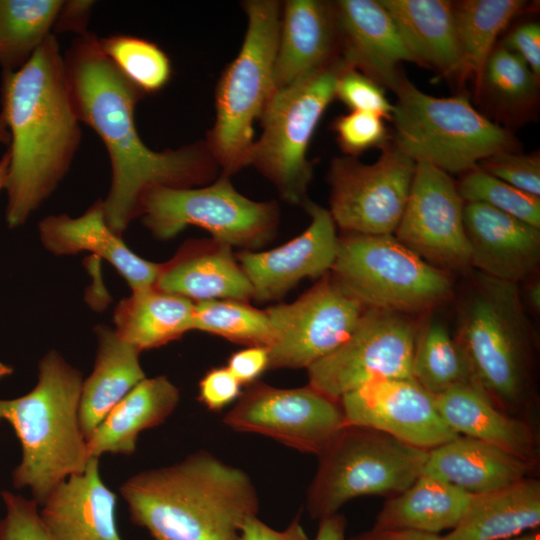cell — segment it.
Returning <instances> with one entry per match:
<instances>
[{
	"label": "cell",
	"instance_id": "5bb4252c",
	"mask_svg": "<svg viewBox=\"0 0 540 540\" xmlns=\"http://www.w3.org/2000/svg\"><path fill=\"white\" fill-rule=\"evenodd\" d=\"M292 303L265 309L274 341L269 368H308L336 350L355 330L366 306L332 275Z\"/></svg>",
	"mask_w": 540,
	"mask_h": 540
},
{
	"label": "cell",
	"instance_id": "2e32d148",
	"mask_svg": "<svg viewBox=\"0 0 540 540\" xmlns=\"http://www.w3.org/2000/svg\"><path fill=\"white\" fill-rule=\"evenodd\" d=\"M464 200L449 174L417 162L409 197L395 237L433 266L471 267L464 228Z\"/></svg>",
	"mask_w": 540,
	"mask_h": 540
},
{
	"label": "cell",
	"instance_id": "f1b7e54d",
	"mask_svg": "<svg viewBox=\"0 0 540 540\" xmlns=\"http://www.w3.org/2000/svg\"><path fill=\"white\" fill-rule=\"evenodd\" d=\"M98 349L93 370L82 382L79 422L86 439L110 410L146 378L136 347L106 325L95 328Z\"/></svg>",
	"mask_w": 540,
	"mask_h": 540
},
{
	"label": "cell",
	"instance_id": "f546056e",
	"mask_svg": "<svg viewBox=\"0 0 540 540\" xmlns=\"http://www.w3.org/2000/svg\"><path fill=\"white\" fill-rule=\"evenodd\" d=\"M540 524V482L527 477L508 487L474 495L455 528L441 540H506Z\"/></svg>",
	"mask_w": 540,
	"mask_h": 540
},
{
	"label": "cell",
	"instance_id": "7c38bea8",
	"mask_svg": "<svg viewBox=\"0 0 540 540\" xmlns=\"http://www.w3.org/2000/svg\"><path fill=\"white\" fill-rule=\"evenodd\" d=\"M417 335L407 315L366 308L348 339L307 368L308 385L339 402L374 380L412 378Z\"/></svg>",
	"mask_w": 540,
	"mask_h": 540
},
{
	"label": "cell",
	"instance_id": "603a6c76",
	"mask_svg": "<svg viewBox=\"0 0 540 540\" xmlns=\"http://www.w3.org/2000/svg\"><path fill=\"white\" fill-rule=\"evenodd\" d=\"M39 235L44 247L55 255L97 254L125 278L132 291L155 287L161 263L145 260L127 247L107 224L102 199L76 218L67 214L45 217L39 223Z\"/></svg>",
	"mask_w": 540,
	"mask_h": 540
},
{
	"label": "cell",
	"instance_id": "e575fe53",
	"mask_svg": "<svg viewBox=\"0 0 540 540\" xmlns=\"http://www.w3.org/2000/svg\"><path fill=\"white\" fill-rule=\"evenodd\" d=\"M412 379L432 396L472 382L455 339L442 323L432 321L418 333Z\"/></svg>",
	"mask_w": 540,
	"mask_h": 540
},
{
	"label": "cell",
	"instance_id": "277c9868",
	"mask_svg": "<svg viewBox=\"0 0 540 540\" xmlns=\"http://www.w3.org/2000/svg\"><path fill=\"white\" fill-rule=\"evenodd\" d=\"M38 380L27 394L0 399V422L14 429L22 459L12 473L17 489L28 487L41 506L69 476L82 472L91 459L79 422L81 372L57 351L40 360Z\"/></svg>",
	"mask_w": 540,
	"mask_h": 540
},
{
	"label": "cell",
	"instance_id": "9a60e30c",
	"mask_svg": "<svg viewBox=\"0 0 540 540\" xmlns=\"http://www.w3.org/2000/svg\"><path fill=\"white\" fill-rule=\"evenodd\" d=\"M223 423L236 432L269 437L316 456L346 426L340 403L309 385L276 388L261 382L248 385Z\"/></svg>",
	"mask_w": 540,
	"mask_h": 540
},
{
	"label": "cell",
	"instance_id": "d590c367",
	"mask_svg": "<svg viewBox=\"0 0 540 540\" xmlns=\"http://www.w3.org/2000/svg\"><path fill=\"white\" fill-rule=\"evenodd\" d=\"M192 330L220 336L247 347L270 348L274 333L265 310L248 302L217 299L195 303Z\"/></svg>",
	"mask_w": 540,
	"mask_h": 540
},
{
	"label": "cell",
	"instance_id": "e0dca14e",
	"mask_svg": "<svg viewBox=\"0 0 540 540\" xmlns=\"http://www.w3.org/2000/svg\"><path fill=\"white\" fill-rule=\"evenodd\" d=\"M339 403L346 426L375 429L425 450L459 436L441 418L434 397L412 378L371 381Z\"/></svg>",
	"mask_w": 540,
	"mask_h": 540
},
{
	"label": "cell",
	"instance_id": "44dd1931",
	"mask_svg": "<svg viewBox=\"0 0 540 540\" xmlns=\"http://www.w3.org/2000/svg\"><path fill=\"white\" fill-rule=\"evenodd\" d=\"M338 52L332 4L319 0H288L282 4L273 71L275 90L326 68L341 57Z\"/></svg>",
	"mask_w": 540,
	"mask_h": 540
},
{
	"label": "cell",
	"instance_id": "d4e9b609",
	"mask_svg": "<svg viewBox=\"0 0 540 540\" xmlns=\"http://www.w3.org/2000/svg\"><path fill=\"white\" fill-rule=\"evenodd\" d=\"M532 468L533 464L498 446L459 435L428 451L422 474L482 495L529 477Z\"/></svg>",
	"mask_w": 540,
	"mask_h": 540
},
{
	"label": "cell",
	"instance_id": "ac0fdd59",
	"mask_svg": "<svg viewBox=\"0 0 540 540\" xmlns=\"http://www.w3.org/2000/svg\"><path fill=\"white\" fill-rule=\"evenodd\" d=\"M303 205L311 217L303 233L268 251L235 255L259 302L280 299L301 280L324 276L332 268L339 239L336 224L325 208L309 199Z\"/></svg>",
	"mask_w": 540,
	"mask_h": 540
},
{
	"label": "cell",
	"instance_id": "74e56055",
	"mask_svg": "<svg viewBox=\"0 0 540 540\" xmlns=\"http://www.w3.org/2000/svg\"><path fill=\"white\" fill-rule=\"evenodd\" d=\"M457 188L465 202L486 204L540 228V197L488 174L479 165L464 173Z\"/></svg>",
	"mask_w": 540,
	"mask_h": 540
},
{
	"label": "cell",
	"instance_id": "7a4b0ae2",
	"mask_svg": "<svg viewBox=\"0 0 540 540\" xmlns=\"http://www.w3.org/2000/svg\"><path fill=\"white\" fill-rule=\"evenodd\" d=\"M1 105L10 136L5 217L16 228L58 187L82 139L55 34L21 68L3 71Z\"/></svg>",
	"mask_w": 540,
	"mask_h": 540
},
{
	"label": "cell",
	"instance_id": "8fae6325",
	"mask_svg": "<svg viewBox=\"0 0 540 540\" xmlns=\"http://www.w3.org/2000/svg\"><path fill=\"white\" fill-rule=\"evenodd\" d=\"M229 178L222 174L205 186L152 188L140 201L139 217L159 240L174 238L187 226H198L231 247L259 248L276 232L278 205L247 198Z\"/></svg>",
	"mask_w": 540,
	"mask_h": 540
},
{
	"label": "cell",
	"instance_id": "cb8c5ba5",
	"mask_svg": "<svg viewBox=\"0 0 540 540\" xmlns=\"http://www.w3.org/2000/svg\"><path fill=\"white\" fill-rule=\"evenodd\" d=\"M155 287L194 303L253 299L252 286L231 246L213 238L186 241L169 261L161 263Z\"/></svg>",
	"mask_w": 540,
	"mask_h": 540
},
{
	"label": "cell",
	"instance_id": "7402d4cb",
	"mask_svg": "<svg viewBox=\"0 0 540 540\" xmlns=\"http://www.w3.org/2000/svg\"><path fill=\"white\" fill-rule=\"evenodd\" d=\"M117 496L103 482L99 459L61 482L39 514L52 540H121L116 524Z\"/></svg>",
	"mask_w": 540,
	"mask_h": 540
},
{
	"label": "cell",
	"instance_id": "30bf717a",
	"mask_svg": "<svg viewBox=\"0 0 540 540\" xmlns=\"http://www.w3.org/2000/svg\"><path fill=\"white\" fill-rule=\"evenodd\" d=\"M347 65L342 57L285 88L275 90L261 117L262 133L255 140L250 164L272 182L291 204H304L312 179L307 149L328 105L335 84Z\"/></svg>",
	"mask_w": 540,
	"mask_h": 540
},
{
	"label": "cell",
	"instance_id": "816d5d0a",
	"mask_svg": "<svg viewBox=\"0 0 540 540\" xmlns=\"http://www.w3.org/2000/svg\"><path fill=\"white\" fill-rule=\"evenodd\" d=\"M527 298L529 304L535 309L539 310L540 308V284L539 282H534L531 284L527 290Z\"/></svg>",
	"mask_w": 540,
	"mask_h": 540
},
{
	"label": "cell",
	"instance_id": "8d00e7d4",
	"mask_svg": "<svg viewBox=\"0 0 540 540\" xmlns=\"http://www.w3.org/2000/svg\"><path fill=\"white\" fill-rule=\"evenodd\" d=\"M99 44L115 67L144 94L158 92L170 81L171 61L156 43L116 34L99 37Z\"/></svg>",
	"mask_w": 540,
	"mask_h": 540
},
{
	"label": "cell",
	"instance_id": "6da1fadb",
	"mask_svg": "<svg viewBox=\"0 0 540 540\" xmlns=\"http://www.w3.org/2000/svg\"><path fill=\"white\" fill-rule=\"evenodd\" d=\"M76 112L102 140L111 164V185L103 206L119 236L139 217L143 195L155 187L189 188L212 180L218 164L205 140L155 151L139 135L135 108L145 94L105 55L99 37L78 36L63 54Z\"/></svg>",
	"mask_w": 540,
	"mask_h": 540
},
{
	"label": "cell",
	"instance_id": "484cf974",
	"mask_svg": "<svg viewBox=\"0 0 540 540\" xmlns=\"http://www.w3.org/2000/svg\"><path fill=\"white\" fill-rule=\"evenodd\" d=\"M433 397L441 418L453 432L498 446L534 465V431L526 422L505 414L473 382Z\"/></svg>",
	"mask_w": 540,
	"mask_h": 540
},
{
	"label": "cell",
	"instance_id": "7dc6e473",
	"mask_svg": "<svg viewBox=\"0 0 540 540\" xmlns=\"http://www.w3.org/2000/svg\"><path fill=\"white\" fill-rule=\"evenodd\" d=\"M240 540H310L299 515L283 530H276L257 515L247 517L240 527Z\"/></svg>",
	"mask_w": 540,
	"mask_h": 540
},
{
	"label": "cell",
	"instance_id": "b9f144b4",
	"mask_svg": "<svg viewBox=\"0 0 540 540\" xmlns=\"http://www.w3.org/2000/svg\"><path fill=\"white\" fill-rule=\"evenodd\" d=\"M488 174L534 196H540V157L506 151L482 160Z\"/></svg>",
	"mask_w": 540,
	"mask_h": 540
},
{
	"label": "cell",
	"instance_id": "60d3db41",
	"mask_svg": "<svg viewBox=\"0 0 540 540\" xmlns=\"http://www.w3.org/2000/svg\"><path fill=\"white\" fill-rule=\"evenodd\" d=\"M337 141L347 156L357 157L366 150L388 145L383 118L368 112L351 111L333 123Z\"/></svg>",
	"mask_w": 540,
	"mask_h": 540
},
{
	"label": "cell",
	"instance_id": "ba28073f",
	"mask_svg": "<svg viewBox=\"0 0 540 540\" xmlns=\"http://www.w3.org/2000/svg\"><path fill=\"white\" fill-rule=\"evenodd\" d=\"M428 451L375 429L345 426L318 456L309 515L319 520L357 497L401 493L422 475Z\"/></svg>",
	"mask_w": 540,
	"mask_h": 540
},
{
	"label": "cell",
	"instance_id": "836d02e7",
	"mask_svg": "<svg viewBox=\"0 0 540 540\" xmlns=\"http://www.w3.org/2000/svg\"><path fill=\"white\" fill-rule=\"evenodd\" d=\"M62 0H0V64L21 68L51 35Z\"/></svg>",
	"mask_w": 540,
	"mask_h": 540
},
{
	"label": "cell",
	"instance_id": "52a82bcc",
	"mask_svg": "<svg viewBox=\"0 0 540 540\" xmlns=\"http://www.w3.org/2000/svg\"><path fill=\"white\" fill-rule=\"evenodd\" d=\"M394 92V145L413 161L447 173H465L495 154L513 151L504 128L479 113L463 95H428L405 77Z\"/></svg>",
	"mask_w": 540,
	"mask_h": 540
},
{
	"label": "cell",
	"instance_id": "d6a6232c",
	"mask_svg": "<svg viewBox=\"0 0 540 540\" xmlns=\"http://www.w3.org/2000/svg\"><path fill=\"white\" fill-rule=\"evenodd\" d=\"M526 5L522 0H465L453 4L467 75L473 74L476 93L481 92L484 67L497 37Z\"/></svg>",
	"mask_w": 540,
	"mask_h": 540
},
{
	"label": "cell",
	"instance_id": "7bdbcfd3",
	"mask_svg": "<svg viewBox=\"0 0 540 540\" xmlns=\"http://www.w3.org/2000/svg\"><path fill=\"white\" fill-rule=\"evenodd\" d=\"M1 495L6 514L0 520V540H52L33 499H26L9 491H3Z\"/></svg>",
	"mask_w": 540,
	"mask_h": 540
},
{
	"label": "cell",
	"instance_id": "bcb514c9",
	"mask_svg": "<svg viewBox=\"0 0 540 540\" xmlns=\"http://www.w3.org/2000/svg\"><path fill=\"white\" fill-rule=\"evenodd\" d=\"M241 385H251L269 368L266 347L252 346L232 354L226 366Z\"/></svg>",
	"mask_w": 540,
	"mask_h": 540
},
{
	"label": "cell",
	"instance_id": "83f0119b",
	"mask_svg": "<svg viewBox=\"0 0 540 540\" xmlns=\"http://www.w3.org/2000/svg\"><path fill=\"white\" fill-rule=\"evenodd\" d=\"M180 400L179 389L164 375L145 378L105 416L87 440L90 458L106 453L132 455L139 434L166 421Z\"/></svg>",
	"mask_w": 540,
	"mask_h": 540
},
{
	"label": "cell",
	"instance_id": "c3c4849f",
	"mask_svg": "<svg viewBox=\"0 0 540 540\" xmlns=\"http://www.w3.org/2000/svg\"><path fill=\"white\" fill-rule=\"evenodd\" d=\"M95 1L68 0L63 1L53 30L55 33L72 32L82 36L87 31V24Z\"/></svg>",
	"mask_w": 540,
	"mask_h": 540
},
{
	"label": "cell",
	"instance_id": "9f6ffc18",
	"mask_svg": "<svg viewBox=\"0 0 540 540\" xmlns=\"http://www.w3.org/2000/svg\"><path fill=\"white\" fill-rule=\"evenodd\" d=\"M512 540H540L539 533L525 534Z\"/></svg>",
	"mask_w": 540,
	"mask_h": 540
},
{
	"label": "cell",
	"instance_id": "5b68a950",
	"mask_svg": "<svg viewBox=\"0 0 540 540\" xmlns=\"http://www.w3.org/2000/svg\"><path fill=\"white\" fill-rule=\"evenodd\" d=\"M454 339L471 381L495 405L521 401L528 384L531 331L518 284L480 274L462 306Z\"/></svg>",
	"mask_w": 540,
	"mask_h": 540
},
{
	"label": "cell",
	"instance_id": "f907efd6",
	"mask_svg": "<svg viewBox=\"0 0 540 540\" xmlns=\"http://www.w3.org/2000/svg\"><path fill=\"white\" fill-rule=\"evenodd\" d=\"M346 519L338 512L319 519L314 540H345Z\"/></svg>",
	"mask_w": 540,
	"mask_h": 540
},
{
	"label": "cell",
	"instance_id": "f5cc1de1",
	"mask_svg": "<svg viewBox=\"0 0 540 540\" xmlns=\"http://www.w3.org/2000/svg\"><path fill=\"white\" fill-rule=\"evenodd\" d=\"M9 168V154L6 151L0 158V191L5 189Z\"/></svg>",
	"mask_w": 540,
	"mask_h": 540
},
{
	"label": "cell",
	"instance_id": "681fc988",
	"mask_svg": "<svg viewBox=\"0 0 540 540\" xmlns=\"http://www.w3.org/2000/svg\"><path fill=\"white\" fill-rule=\"evenodd\" d=\"M350 540H441V535L405 529H376L358 534Z\"/></svg>",
	"mask_w": 540,
	"mask_h": 540
},
{
	"label": "cell",
	"instance_id": "ffe728a7",
	"mask_svg": "<svg viewBox=\"0 0 540 540\" xmlns=\"http://www.w3.org/2000/svg\"><path fill=\"white\" fill-rule=\"evenodd\" d=\"M463 219L471 267L516 284L535 273L540 262V228L477 202L465 203Z\"/></svg>",
	"mask_w": 540,
	"mask_h": 540
},
{
	"label": "cell",
	"instance_id": "d6986e66",
	"mask_svg": "<svg viewBox=\"0 0 540 540\" xmlns=\"http://www.w3.org/2000/svg\"><path fill=\"white\" fill-rule=\"evenodd\" d=\"M345 62L394 91L401 62H416L380 1L339 0L332 4Z\"/></svg>",
	"mask_w": 540,
	"mask_h": 540
},
{
	"label": "cell",
	"instance_id": "3957f363",
	"mask_svg": "<svg viewBox=\"0 0 540 540\" xmlns=\"http://www.w3.org/2000/svg\"><path fill=\"white\" fill-rule=\"evenodd\" d=\"M120 493L153 540H240L243 521L259 510L248 474L204 450L133 475Z\"/></svg>",
	"mask_w": 540,
	"mask_h": 540
},
{
	"label": "cell",
	"instance_id": "1f68e13d",
	"mask_svg": "<svg viewBox=\"0 0 540 540\" xmlns=\"http://www.w3.org/2000/svg\"><path fill=\"white\" fill-rule=\"evenodd\" d=\"M195 303L156 287L132 291L113 314L115 331L139 351L164 346L192 330Z\"/></svg>",
	"mask_w": 540,
	"mask_h": 540
},
{
	"label": "cell",
	"instance_id": "ab89813d",
	"mask_svg": "<svg viewBox=\"0 0 540 540\" xmlns=\"http://www.w3.org/2000/svg\"><path fill=\"white\" fill-rule=\"evenodd\" d=\"M335 98L351 111L373 113L392 120L394 104L386 97L382 85L348 64L337 77Z\"/></svg>",
	"mask_w": 540,
	"mask_h": 540
},
{
	"label": "cell",
	"instance_id": "4316f807",
	"mask_svg": "<svg viewBox=\"0 0 540 540\" xmlns=\"http://www.w3.org/2000/svg\"><path fill=\"white\" fill-rule=\"evenodd\" d=\"M416 63L448 76H467L453 4L446 0H380Z\"/></svg>",
	"mask_w": 540,
	"mask_h": 540
},
{
	"label": "cell",
	"instance_id": "ee69618b",
	"mask_svg": "<svg viewBox=\"0 0 540 540\" xmlns=\"http://www.w3.org/2000/svg\"><path fill=\"white\" fill-rule=\"evenodd\" d=\"M242 385L225 367L212 368L199 382L198 400L209 410L218 412L238 400Z\"/></svg>",
	"mask_w": 540,
	"mask_h": 540
},
{
	"label": "cell",
	"instance_id": "8992f818",
	"mask_svg": "<svg viewBox=\"0 0 540 540\" xmlns=\"http://www.w3.org/2000/svg\"><path fill=\"white\" fill-rule=\"evenodd\" d=\"M281 6L276 0L243 2L247 15L244 40L215 89L216 118L205 142L222 174L229 177L250 165L254 122L275 92Z\"/></svg>",
	"mask_w": 540,
	"mask_h": 540
},
{
	"label": "cell",
	"instance_id": "f35d334b",
	"mask_svg": "<svg viewBox=\"0 0 540 540\" xmlns=\"http://www.w3.org/2000/svg\"><path fill=\"white\" fill-rule=\"evenodd\" d=\"M538 79L525 61L503 45L490 53L482 76L484 87L502 103L521 105L535 95Z\"/></svg>",
	"mask_w": 540,
	"mask_h": 540
},
{
	"label": "cell",
	"instance_id": "4fadbf2b",
	"mask_svg": "<svg viewBox=\"0 0 540 540\" xmlns=\"http://www.w3.org/2000/svg\"><path fill=\"white\" fill-rule=\"evenodd\" d=\"M416 162L394 144L365 164L356 157L333 159L328 180L330 214L342 230L363 235H393L403 215Z\"/></svg>",
	"mask_w": 540,
	"mask_h": 540
},
{
	"label": "cell",
	"instance_id": "11a10c76",
	"mask_svg": "<svg viewBox=\"0 0 540 540\" xmlns=\"http://www.w3.org/2000/svg\"><path fill=\"white\" fill-rule=\"evenodd\" d=\"M13 373V368L7 364L0 362V379L7 377Z\"/></svg>",
	"mask_w": 540,
	"mask_h": 540
},
{
	"label": "cell",
	"instance_id": "4dcf8cb0",
	"mask_svg": "<svg viewBox=\"0 0 540 540\" xmlns=\"http://www.w3.org/2000/svg\"><path fill=\"white\" fill-rule=\"evenodd\" d=\"M473 497L448 482L422 474L406 490L384 504L373 528L439 535L456 527Z\"/></svg>",
	"mask_w": 540,
	"mask_h": 540
},
{
	"label": "cell",
	"instance_id": "f6af8a7d",
	"mask_svg": "<svg viewBox=\"0 0 540 540\" xmlns=\"http://www.w3.org/2000/svg\"><path fill=\"white\" fill-rule=\"evenodd\" d=\"M504 47L517 54L537 78L540 76V26L525 23L515 28L506 38Z\"/></svg>",
	"mask_w": 540,
	"mask_h": 540
},
{
	"label": "cell",
	"instance_id": "db71d44e",
	"mask_svg": "<svg viewBox=\"0 0 540 540\" xmlns=\"http://www.w3.org/2000/svg\"><path fill=\"white\" fill-rule=\"evenodd\" d=\"M10 136L7 125L0 114V144L9 145Z\"/></svg>",
	"mask_w": 540,
	"mask_h": 540
},
{
	"label": "cell",
	"instance_id": "9c48e42d",
	"mask_svg": "<svg viewBox=\"0 0 540 540\" xmlns=\"http://www.w3.org/2000/svg\"><path fill=\"white\" fill-rule=\"evenodd\" d=\"M331 270L367 308L408 315L431 309L452 294L448 274L394 235L348 233L339 238Z\"/></svg>",
	"mask_w": 540,
	"mask_h": 540
}]
</instances>
